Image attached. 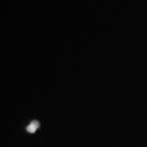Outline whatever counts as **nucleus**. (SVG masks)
<instances>
[{
    "mask_svg": "<svg viewBox=\"0 0 147 147\" xmlns=\"http://www.w3.org/2000/svg\"><path fill=\"white\" fill-rule=\"evenodd\" d=\"M39 126H40V124H39L38 121H32V123H30V125L27 127V131L29 133H34L39 128Z\"/></svg>",
    "mask_w": 147,
    "mask_h": 147,
    "instance_id": "1",
    "label": "nucleus"
}]
</instances>
